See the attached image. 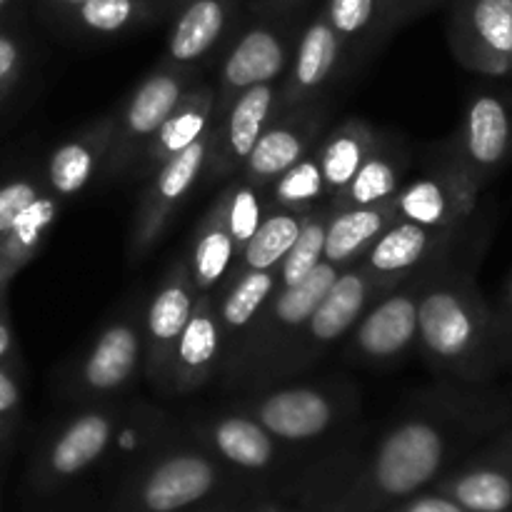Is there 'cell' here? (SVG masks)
I'll return each instance as SVG.
<instances>
[{
  "instance_id": "1",
  "label": "cell",
  "mask_w": 512,
  "mask_h": 512,
  "mask_svg": "<svg viewBox=\"0 0 512 512\" xmlns=\"http://www.w3.org/2000/svg\"><path fill=\"white\" fill-rule=\"evenodd\" d=\"M460 240L430 268L420 290L418 348L438 370L463 380H483L498 368L503 353L493 310L475 280L480 250L460 248Z\"/></svg>"
},
{
  "instance_id": "2",
  "label": "cell",
  "mask_w": 512,
  "mask_h": 512,
  "mask_svg": "<svg viewBox=\"0 0 512 512\" xmlns=\"http://www.w3.org/2000/svg\"><path fill=\"white\" fill-rule=\"evenodd\" d=\"M308 15L310 0H250L220 63L215 115L243 90L283 80Z\"/></svg>"
},
{
  "instance_id": "3",
  "label": "cell",
  "mask_w": 512,
  "mask_h": 512,
  "mask_svg": "<svg viewBox=\"0 0 512 512\" xmlns=\"http://www.w3.org/2000/svg\"><path fill=\"white\" fill-rule=\"evenodd\" d=\"M340 265L323 260L313 273L298 285L285 290H275L273 298L265 303L253 328L245 335L233 358L220 368L225 383L230 388H265L273 378L275 368L293 345L308 315L320 303L333 280L338 278Z\"/></svg>"
},
{
  "instance_id": "4",
  "label": "cell",
  "mask_w": 512,
  "mask_h": 512,
  "mask_svg": "<svg viewBox=\"0 0 512 512\" xmlns=\"http://www.w3.org/2000/svg\"><path fill=\"white\" fill-rule=\"evenodd\" d=\"M400 278L403 275L373 273L360 260L345 265L328 288V293L320 298L313 313L308 315L300 333L295 335L293 345L278 363L268 385L283 383V380H290L313 368L333 345L348 338V333L363 318L365 310Z\"/></svg>"
},
{
  "instance_id": "5",
  "label": "cell",
  "mask_w": 512,
  "mask_h": 512,
  "mask_svg": "<svg viewBox=\"0 0 512 512\" xmlns=\"http://www.w3.org/2000/svg\"><path fill=\"white\" fill-rule=\"evenodd\" d=\"M198 75V70L160 63L135 85L133 93L113 115V135L103 165L105 180H118L135 168L148 140L173 113L183 95L198 83Z\"/></svg>"
},
{
  "instance_id": "6",
  "label": "cell",
  "mask_w": 512,
  "mask_h": 512,
  "mask_svg": "<svg viewBox=\"0 0 512 512\" xmlns=\"http://www.w3.org/2000/svg\"><path fill=\"white\" fill-rule=\"evenodd\" d=\"M143 373V313L110 320L65 375V395L75 403L105 405Z\"/></svg>"
},
{
  "instance_id": "7",
  "label": "cell",
  "mask_w": 512,
  "mask_h": 512,
  "mask_svg": "<svg viewBox=\"0 0 512 512\" xmlns=\"http://www.w3.org/2000/svg\"><path fill=\"white\" fill-rule=\"evenodd\" d=\"M430 268L403 275L365 310L345 338L350 363L393 365L418 345V300Z\"/></svg>"
},
{
  "instance_id": "8",
  "label": "cell",
  "mask_w": 512,
  "mask_h": 512,
  "mask_svg": "<svg viewBox=\"0 0 512 512\" xmlns=\"http://www.w3.org/2000/svg\"><path fill=\"white\" fill-rule=\"evenodd\" d=\"M448 455V430L435 415H410L385 433L370 465V480L388 498L428 485Z\"/></svg>"
},
{
  "instance_id": "9",
  "label": "cell",
  "mask_w": 512,
  "mask_h": 512,
  "mask_svg": "<svg viewBox=\"0 0 512 512\" xmlns=\"http://www.w3.org/2000/svg\"><path fill=\"white\" fill-rule=\"evenodd\" d=\"M243 413L253 415L275 440L303 443L335 428L340 415L355 405V393L338 385L295 383L260 390L243 403Z\"/></svg>"
},
{
  "instance_id": "10",
  "label": "cell",
  "mask_w": 512,
  "mask_h": 512,
  "mask_svg": "<svg viewBox=\"0 0 512 512\" xmlns=\"http://www.w3.org/2000/svg\"><path fill=\"white\" fill-rule=\"evenodd\" d=\"M205 158H208V133L145 178V188L128 230L125 253L130 265L143 263L150 250L165 238L175 213L203 180Z\"/></svg>"
},
{
  "instance_id": "11",
  "label": "cell",
  "mask_w": 512,
  "mask_h": 512,
  "mask_svg": "<svg viewBox=\"0 0 512 512\" xmlns=\"http://www.w3.org/2000/svg\"><path fill=\"white\" fill-rule=\"evenodd\" d=\"M448 43L473 73H512V0H450Z\"/></svg>"
},
{
  "instance_id": "12",
  "label": "cell",
  "mask_w": 512,
  "mask_h": 512,
  "mask_svg": "<svg viewBox=\"0 0 512 512\" xmlns=\"http://www.w3.org/2000/svg\"><path fill=\"white\" fill-rule=\"evenodd\" d=\"M280 110V80L243 90L223 113L213 118L208 130V158L203 180H230L240 173L265 125Z\"/></svg>"
},
{
  "instance_id": "13",
  "label": "cell",
  "mask_w": 512,
  "mask_h": 512,
  "mask_svg": "<svg viewBox=\"0 0 512 512\" xmlns=\"http://www.w3.org/2000/svg\"><path fill=\"white\" fill-rule=\"evenodd\" d=\"M450 158L483 190L512 163V100L478 93L468 100Z\"/></svg>"
},
{
  "instance_id": "14",
  "label": "cell",
  "mask_w": 512,
  "mask_h": 512,
  "mask_svg": "<svg viewBox=\"0 0 512 512\" xmlns=\"http://www.w3.org/2000/svg\"><path fill=\"white\" fill-rule=\"evenodd\" d=\"M478 185L460 170V165L445 155L443 163L405 178L398 193L393 195L395 220L428 225V228H465L478 208Z\"/></svg>"
},
{
  "instance_id": "15",
  "label": "cell",
  "mask_w": 512,
  "mask_h": 512,
  "mask_svg": "<svg viewBox=\"0 0 512 512\" xmlns=\"http://www.w3.org/2000/svg\"><path fill=\"white\" fill-rule=\"evenodd\" d=\"M198 300L185 260H173L160 275L143 310V373L160 390H168L170 358Z\"/></svg>"
},
{
  "instance_id": "16",
  "label": "cell",
  "mask_w": 512,
  "mask_h": 512,
  "mask_svg": "<svg viewBox=\"0 0 512 512\" xmlns=\"http://www.w3.org/2000/svg\"><path fill=\"white\" fill-rule=\"evenodd\" d=\"M348 75V58L338 33L325 20L323 10H310L295 43L288 73L280 80V110L328 98L338 80Z\"/></svg>"
},
{
  "instance_id": "17",
  "label": "cell",
  "mask_w": 512,
  "mask_h": 512,
  "mask_svg": "<svg viewBox=\"0 0 512 512\" xmlns=\"http://www.w3.org/2000/svg\"><path fill=\"white\" fill-rule=\"evenodd\" d=\"M328 115V98L278 110V115L265 125L253 153L240 168V178L258 188L273 183L283 170H288L295 160H300L318 145L325 133V125H328Z\"/></svg>"
},
{
  "instance_id": "18",
  "label": "cell",
  "mask_w": 512,
  "mask_h": 512,
  "mask_svg": "<svg viewBox=\"0 0 512 512\" xmlns=\"http://www.w3.org/2000/svg\"><path fill=\"white\" fill-rule=\"evenodd\" d=\"M245 0H195L180 5L165 40L160 63L198 70L223 48L238 30Z\"/></svg>"
},
{
  "instance_id": "19",
  "label": "cell",
  "mask_w": 512,
  "mask_h": 512,
  "mask_svg": "<svg viewBox=\"0 0 512 512\" xmlns=\"http://www.w3.org/2000/svg\"><path fill=\"white\" fill-rule=\"evenodd\" d=\"M220 365H223V330H220L215 295H198L193 313L175 343L165 393H195L220 373Z\"/></svg>"
},
{
  "instance_id": "20",
  "label": "cell",
  "mask_w": 512,
  "mask_h": 512,
  "mask_svg": "<svg viewBox=\"0 0 512 512\" xmlns=\"http://www.w3.org/2000/svg\"><path fill=\"white\" fill-rule=\"evenodd\" d=\"M110 135H113V115H103L60 140L45 160V188L58 195L63 203L78 200L90 188V183L103 175Z\"/></svg>"
},
{
  "instance_id": "21",
  "label": "cell",
  "mask_w": 512,
  "mask_h": 512,
  "mask_svg": "<svg viewBox=\"0 0 512 512\" xmlns=\"http://www.w3.org/2000/svg\"><path fill=\"white\" fill-rule=\"evenodd\" d=\"M465 228L445 230L428 228V225L410 223V220H393L375 243L365 250L360 263L380 275H410L430 268L440 258L450 253L463 238Z\"/></svg>"
},
{
  "instance_id": "22",
  "label": "cell",
  "mask_w": 512,
  "mask_h": 512,
  "mask_svg": "<svg viewBox=\"0 0 512 512\" xmlns=\"http://www.w3.org/2000/svg\"><path fill=\"white\" fill-rule=\"evenodd\" d=\"M215 98H218L215 85L208 80H198L183 95V100L175 105L173 113L160 123V128L148 140L130 173H135L138 178H148L160 165L188 150L193 143H198L213 125Z\"/></svg>"
},
{
  "instance_id": "23",
  "label": "cell",
  "mask_w": 512,
  "mask_h": 512,
  "mask_svg": "<svg viewBox=\"0 0 512 512\" xmlns=\"http://www.w3.org/2000/svg\"><path fill=\"white\" fill-rule=\"evenodd\" d=\"M320 10L343 43L350 75L378 55L398 30L393 0H323Z\"/></svg>"
},
{
  "instance_id": "24",
  "label": "cell",
  "mask_w": 512,
  "mask_h": 512,
  "mask_svg": "<svg viewBox=\"0 0 512 512\" xmlns=\"http://www.w3.org/2000/svg\"><path fill=\"white\" fill-rule=\"evenodd\" d=\"M213 488V460L200 453H173L158 460L145 475L140 500L150 512H175L198 503Z\"/></svg>"
},
{
  "instance_id": "25",
  "label": "cell",
  "mask_w": 512,
  "mask_h": 512,
  "mask_svg": "<svg viewBox=\"0 0 512 512\" xmlns=\"http://www.w3.org/2000/svg\"><path fill=\"white\" fill-rule=\"evenodd\" d=\"M410 170V150L398 135L378 133L373 148L348 185L330 200V210L363 208L390 200L405 183Z\"/></svg>"
},
{
  "instance_id": "26",
  "label": "cell",
  "mask_w": 512,
  "mask_h": 512,
  "mask_svg": "<svg viewBox=\"0 0 512 512\" xmlns=\"http://www.w3.org/2000/svg\"><path fill=\"white\" fill-rule=\"evenodd\" d=\"M275 290H278V270H248L243 275L225 278L223 285L215 290V308L223 330V365L240 348Z\"/></svg>"
},
{
  "instance_id": "27",
  "label": "cell",
  "mask_w": 512,
  "mask_h": 512,
  "mask_svg": "<svg viewBox=\"0 0 512 512\" xmlns=\"http://www.w3.org/2000/svg\"><path fill=\"white\" fill-rule=\"evenodd\" d=\"M118 415L110 408H90L63 425L48 450V470L55 478H73L93 465L113 443Z\"/></svg>"
},
{
  "instance_id": "28",
  "label": "cell",
  "mask_w": 512,
  "mask_h": 512,
  "mask_svg": "<svg viewBox=\"0 0 512 512\" xmlns=\"http://www.w3.org/2000/svg\"><path fill=\"white\" fill-rule=\"evenodd\" d=\"M235 258L238 255H235L233 238H230L228 225H225L223 205L215 198L200 218L183 258L198 295H215V290L223 285V280L233 270Z\"/></svg>"
},
{
  "instance_id": "29",
  "label": "cell",
  "mask_w": 512,
  "mask_h": 512,
  "mask_svg": "<svg viewBox=\"0 0 512 512\" xmlns=\"http://www.w3.org/2000/svg\"><path fill=\"white\" fill-rule=\"evenodd\" d=\"M173 8L165 0H85L63 15L58 25L88 38H118L155 23Z\"/></svg>"
},
{
  "instance_id": "30",
  "label": "cell",
  "mask_w": 512,
  "mask_h": 512,
  "mask_svg": "<svg viewBox=\"0 0 512 512\" xmlns=\"http://www.w3.org/2000/svg\"><path fill=\"white\" fill-rule=\"evenodd\" d=\"M375 138H378V130L363 118H345L343 123L323 133L315 150H318L320 170H323L328 203L353 180L365 155L373 148Z\"/></svg>"
},
{
  "instance_id": "31",
  "label": "cell",
  "mask_w": 512,
  "mask_h": 512,
  "mask_svg": "<svg viewBox=\"0 0 512 512\" xmlns=\"http://www.w3.org/2000/svg\"><path fill=\"white\" fill-rule=\"evenodd\" d=\"M395 220L393 198L375 205H363V208L333 210L325 233V260L345 265L358 263L365 250L375 243L380 233Z\"/></svg>"
},
{
  "instance_id": "32",
  "label": "cell",
  "mask_w": 512,
  "mask_h": 512,
  "mask_svg": "<svg viewBox=\"0 0 512 512\" xmlns=\"http://www.w3.org/2000/svg\"><path fill=\"white\" fill-rule=\"evenodd\" d=\"M210 445L230 463L248 470H260L275 458V435H270L253 415L230 413L205 425Z\"/></svg>"
},
{
  "instance_id": "33",
  "label": "cell",
  "mask_w": 512,
  "mask_h": 512,
  "mask_svg": "<svg viewBox=\"0 0 512 512\" xmlns=\"http://www.w3.org/2000/svg\"><path fill=\"white\" fill-rule=\"evenodd\" d=\"M315 210V208H313ZM310 210H285V208H268L263 215V223L258 225L253 238L243 248V253L235 260L233 275H243L248 270H278L280 260L288 255L293 243L298 240L300 228Z\"/></svg>"
},
{
  "instance_id": "34",
  "label": "cell",
  "mask_w": 512,
  "mask_h": 512,
  "mask_svg": "<svg viewBox=\"0 0 512 512\" xmlns=\"http://www.w3.org/2000/svg\"><path fill=\"white\" fill-rule=\"evenodd\" d=\"M63 205L65 203L58 195H53L48 188H43L38 193V198L15 218V223L10 225L8 233L3 235V240H0V255H3L18 273L30 263V260H35V255H38L40 250H43L50 230L55 228L60 213H63Z\"/></svg>"
},
{
  "instance_id": "35",
  "label": "cell",
  "mask_w": 512,
  "mask_h": 512,
  "mask_svg": "<svg viewBox=\"0 0 512 512\" xmlns=\"http://www.w3.org/2000/svg\"><path fill=\"white\" fill-rule=\"evenodd\" d=\"M265 210L285 208V210H313L318 205L328 203L323 183V170H320L318 150H308L300 160H295L288 170L278 175L270 185L263 188Z\"/></svg>"
},
{
  "instance_id": "36",
  "label": "cell",
  "mask_w": 512,
  "mask_h": 512,
  "mask_svg": "<svg viewBox=\"0 0 512 512\" xmlns=\"http://www.w3.org/2000/svg\"><path fill=\"white\" fill-rule=\"evenodd\" d=\"M330 210L328 203L318 205L315 210H310V215L305 218L303 228H300L298 240L293 243V248L288 250L283 260L278 265V290L293 288L300 280L308 278L315 268L325 260V233H328L330 223Z\"/></svg>"
},
{
  "instance_id": "37",
  "label": "cell",
  "mask_w": 512,
  "mask_h": 512,
  "mask_svg": "<svg viewBox=\"0 0 512 512\" xmlns=\"http://www.w3.org/2000/svg\"><path fill=\"white\" fill-rule=\"evenodd\" d=\"M215 198L223 205L225 225H228V233L230 238H233L235 255H240L245 245H248V240L255 235L258 225L263 223V188H258V185L248 183V180H243L240 175H235V178H230L228 183L223 185V190H220Z\"/></svg>"
},
{
  "instance_id": "38",
  "label": "cell",
  "mask_w": 512,
  "mask_h": 512,
  "mask_svg": "<svg viewBox=\"0 0 512 512\" xmlns=\"http://www.w3.org/2000/svg\"><path fill=\"white\" fill-rule=\"evenodd\" d=\"M450 498L468 512H505L512 508V475L500 468H473L458 475Z\"/></svg>"
},
{
  "instance_id": "39",
  "label": "cell",
  "mask_w": 512,
  "mask_h": 512,
  "mask_svg": "<svg viewBox=\"0 0 512 512\" xmlns=\"http://www.w3.org/2000/svg\"><path fill=\"white\" fill-rule=\"evenodd\" d=\"M43 188V178H33V175H15L0 183V240Z\"/></svg>"
},
{
  "instance_id": "40",
  "label": "cell",
  "mask_w": 512,
  "mask_h": 512,
  "mask_svg": "<svg viewBox=\"0 0 512 512\" xmlns=\"http://www.w3.org/2000/svg\"><path fill=\"white\" fill-rule=\"evenodd\" d=\"M25 65V50L18 35L0 30V103L10 95L20 80Z\"/></svg>"
},
{
  "instance_id": "41",
  "label": "cell",
  "mask_w": 512,
  "mask_h": 512,
  "mask_svg": "<svg viewBox=\"0 0 512 512\" xmlns=\"http://www.w3.org/2000/svg\"><path fill=\"white\" fill-rule=\"evenodd\" d=\"M20 400H23V395H20V385L15 380L13 370L0 365V423L18 413Z\"/></svg>"
},
{
  "instance_id": "42",
  "label": "cell",
  "mask_w": 512,
  "mask_h": 512,
  "mask_svg": "<svg viewBox=\"0 0 512 512\" xmlns=\"http://www.w3.org/2000/svg\"><path fill=\"white\" fill-rule=\"evenodd\" d=\"M445 3H450V0H393V13L398 30L403 25H410L413 20L423 18V15L433 13V10L443 8Z\"/></svg>"
},
{
  "instance_id": "43",
  "label": "cell",
  "mask_w": 512,
  "mask_h": 512,
  "mask_svg": "<svg viewBox=\"0 0 512 512\" xmlns=\"http://www.w3.org/2000/svg\"><path fill=\"white\" fill-rule=\"evenodd\" d=\"M495 328H498L500 338V353H505V348L512 343V275L508 278L503 288V298H500L498 313H493Z\"/></svg>"
},
{
  "instance_id": "44",
  "label": "cell",
  "mask_w": 512,
  "mask_h": 512,
  "mask_svg": "<svg viewBox=\"0 0 512 512\" xmlns=\"http://www.w3.org/2000/svg\"><path fill=\"white\" fill-rule=\"evenodd\" d=\"M405 512H468L460 508L453 498H440V495H428V498H418L415 503L408 505Z\"/></svg>"
},
{
  "instance_id": "45",
  "label": "cell",
  "mask_w": 512,
  "mask_h": 512,
  "mask_svg": "<svg viewBox=\"0 0 512 512\" xmlns=\"http://www.w3.org/2000/svg\"><path fill=\"white\" fill-rule=\"evenodd\" d=\"M15 360V333L10 328V320L5 318V310L0 305V365L10 368Z\"/></svg>"
},
{
  "instance_id": "46",
  "label": "cell",
  "mask_w": 512,
  "mask_h": 512,
  "mask_svg": "<svg viewBox=\"0 0 512 512\" xmlns=\"http://www.w3.org/2000/svg\"><path fill=\"white\" fill-rule=\"evenodd\" d=\"M85 0H40V5H43V10L48 13L50 20H55L58 23L63 15H68L70 10L78 8V5H83Z\"/></svg>"
},
{
  "instance_id": "47",
  "label": "cell",
  "mask_w": 512,
  "mask_h": 512,
  "mask_svg": "<svg viewBox=\"0 0 512 512\" xmlns=\"http://www.w3.org/2000/svg\"><path fill=\"white\" fill-rule=\"evenodd\" d=\"M15 275H18V270L13 268V265L8 263V260L3 258V255H0V305H3V298H5V290H8V285H10V280L15 278Z\"/></svg>"
},
{
  "instance_id": "48",
  "label": "cell",
  "mask_w": 512,
  "mask_h": 512,
  "mask_svg": "<svg viewBox=\"0 0 512 512\" xmlns=\"http://www.w3.org/2000/svg\"><path fill=\"white\" fill-rule=\"evenodd\" d=\"M165 3H170V5H175V8H180V5L195 3V0H165Z\"/></svg>"
},
{
  "instance_id": "49",
  "label": "cell",
  "mask_w": 512,
  "mask_h": 512,
  "mask_svg": "<svg viewBox=\"0 0 512 512\" xmlns=\"http://www.w3.org/2000/svg\"><path fill=\"white\" fill-rule=\"evenodd\" d=\"M13 3L15 0H0V13H5V10H8Z\"/></svg>"
},
{
  "instance_id": "50",
  "label": "cell",
  "mask_w": 512,
  "mask_h": 512,
  "mask_svg": "<svg viewBox=\"0 0 512 512\" xmlns=\"http://www.w3.org/2000/svg\"><path fill=\"white\" fill-rule=\"evenodd\" d=\"M505 358H512V343L508 345V348H505V353H503V360Z\"/></svg>"
}]
</instances>
